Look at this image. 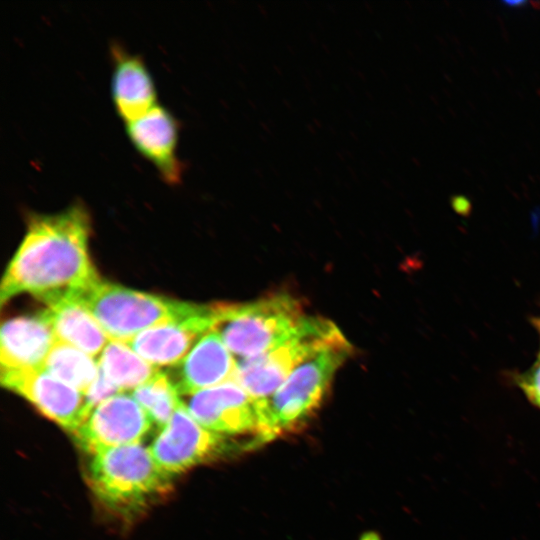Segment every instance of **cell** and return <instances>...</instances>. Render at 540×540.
I'll return each mask as SVG.
<instances>
[{
    "mask_svg": "<svg viewBox=\"0 0 540 540\" xmlns=\"http://www.w3.org/2000/svg\"><path fill=\"white\" fill-rule=\"evenodd\" d=\"M90 227L88 210L80 201L53 214L31 213L2 278L1 304L23 293L44 301L82 292L97 282L88 251Z\"/></svg>",
    "mask_w": 540,
    "mask_h": 540,
    "instance_id": "cell-1",
    "label": "cell"
},
{
    "mask_svg": "<svg viewBox=\"0 0 540 540\" xmlns=\"http://www.w3.org/2000/svg\"><path fill=\"white\" fill-rule=\"evenodd\" d=\"M351 352L342 336L300 363L271 396L258 399L262 442L295 431L312 416Z\"/></svg>",
    "mask_w": 540,
    "mask_h": 540,
    "instance_id": "cell-2",
    "label": "cell"
},
{
    "mask_svg": "<svg viewBox=\"0 0 540 540\" xmlns=\"http://www.w3.org/2000/svg\"><path fill=\"white\" fill-rule=\"evenodd\" d=\"M76 294L108 338L121 342H128L152 327L186 319L207 306L156 296L102 279Z\"/></svg>",
    "mask_w": 540,
    "mask_h": 540,
    "instance_id": "cell-3",
    "label": "cell"
},
{
    "mask_svg": "<svg viewBox=\"0 0 540 540\" xmlns=\"http://www.w3.org/2000/svg\"><path fill=\"white\" fill-rule=\"evenodd\" d=\"M288 294L241 304H216L215 330L238 359L257 356L286 339L306 317Z\"/></svg>",
    "mask_w": 540,
    "mask_h": 540,
    "instance_id": "cell-4",
    "label": "cell"
},
{
    "mask_svg": "<svg viewBox=\"0 0 540 540\" xmlns=\"http://www.w3.org/2000/svg\"><path fill=\"white\" fill-rule=\"evenodd\" d=\"M167 476L150 448L141 443L101 451L92 456L89 482L96 496L115 509L143 505L168 488Z\"/></svg>",
    "mask_w": 540,
    "mask_h": 540,
    "instance_id": "cell-5",
    "label": "cell"
},
{
    "mask_svg": "<svg viewBox=\"0 0 540 540\" xmlns=\"http://www.w3.org/2000/svg\"><path fill=\"white\" fill-rule=\"evenodd\" d=\"M342 336L332 321L306 316L286 339L274 347L257 356L238 359L234 380L252 397L267 398L300 363Z\"/></svg>",
    "mask_w": 540,
    "mask_h": 540,
    "instance_id": "cell-6",
    "label": "cell"
},
{
    "mask_svg": "<svg viewBox=\"0 0 540 540\" xmlns=\"http://www.w3.org/2000/svg\"><path fill=\"white\" fill-rule=\"evenodd\" d=\"M229 448L224 435L203 427L183 404L160 430L150 451L158 467L170 477L215 459Z\"/></svg>",
    "mask_w": 540,
    "mask_h": 540,
    "instance_id": "cell-7",
    "label": "cell"
},
{
    "mask_svg": "<svg viewBox=\"0 0 540 540\" xmlns=\"http://www.w3.org/2000/svg\"><path fill=\"white\" fill-rule=\"evenodd\" d=\"M152 424L135 398L120 392L96 405L73 434L81 448L93 456L107 449L141 443Z\"/></svg>",
    "mask_w": 540,
    "mask_h": 540,
    "instance_id": "cell-8",
    "label": "cell"
},
{
    "mask_svg": "<svg viewBox=\"0 0 540 540\" xmlns=\"http://www.w3.org/2000/svg\"><path fill=\"white\" fill-rule=\"evenodd\" d=\"M0 379L4 387L69 432L74 433L89 415L82 392L43 370H1Z\"/></svg>",
    "mask_w": 540,
    "mask_h": 540,
    "instance_id": "cell-9",
    "label": "cell"
},
{
    "mask_svg": "<svg viewBox=\"0 0 540 540\" xmlns=\"http://www.w3.org/2000/svg\"><path fill=\"white\" fill-rule=\"evenodd\" d=\"M185 406L198 423L212 432L252 433L262 442L258 399L235 380L189 395Z\"/></svg>",
    "mask_w": 540,
    "mask_h": 540,
    "instance_id": "cell-10",
    "label": "cell"
},
{
    "mask_svg": "<svg viewBox=\"0 0 540 540\" xmlns=\"http://www.w3.org/2000/svg\"><path fill=\"white\" fill-rule=\"evenodd\" d=\"M216 304L186 319L147 329L127 343L151 365L175 366L216 325Z\"/></svg>",
    "mask_w": 540,
    "mask_h": 540,
    "instance_id": "cell-11",
    "label": "cell"
},
{
    "mask_svg": "<svg viewBox=\"0 0 540 540\" xmlns=\"http://www.w3.org/2000/svg\"><path fill=\"white\" fill-rule=\"evenodd\" d=\"M178 127L172 113L159 104L125 125L131 143L154 164L168 184L179 183L183 171V164L176 155Z\"/></svg>",
    "mask_w": 540,
    "mask_h": 540,
    "instance_id": "cell-12",
    "label": "cell"
},
{
    "mask_svg": "<svg viewBox=\"0 0 540 540\" xmlns=\"http://www.w3.org/2000/svg\"><path fill=\"white\" fill-rule=\"evenodd\" d=\"M175 366L173 377H169L180 394L189 396L234 380L237 359L228 350L219 333L212 329Z\"/></svg>",
    "mask_w": 540,
    "mask_h": 540,
    "instance_id": "cell-13",
    "label": "cell"
},
{
    "mask_svg": "<svg viewBox=\"0 0 540 540\" xmlns=\"http://www.w3.org/2000/svg\"><path fill=\"white\" fill-rule=\"evenodd\" d=\"M43 302L46 309L40 314L51 326L57 340L98 359L110 339L79 296L69 292Z\"/></svg>",
    "mask_w": 540,
    "mask_h": 540,
    "instance_id": "cell-14",
    "label": "cell"
},
{
    "mask_svg": "<svg viewBox=\"0 0 540 540\" xmlns=\"http://www.w3.org/2000/svg\"><path fill=\"white\" fill-rule=\"evenodd\" d=\"M0 339L1 370H41L57 341L51 326L40 313L5 321Z\"/></svg>",
    "mask_w": 540,
    "mask_h": 540,
    "instance_id": "cell-15",
    "label": "cell"
},
{
    "mask_svg": "<svg viewBox=\"0 0 540 540\" xmlns=\"http://www.w3.org/2000/svg\"><path fill=\"white\" fill-rule=\"evenodd\" d=\"M111 93L115 109L126 122L136 119L156 105L152 76L141 56L112 44Z\"/></svg>",
    "mask_w": 540,
    "mask_h": 540,
    "instance_id": "cell-16",
    "label": "cell"
},
{
    "mask_svg": "<svg viewBox=\"0 0 540 540\" xmlns=\"http://www.w3.org/2000/svg\"><path fill=\"white\" fill-rule=\"evenodd\" d=\"M97 360L100 373L121 392L135 390L161 371L121 341L109 340Z\"/></svg>",
    "mask_w": 540,
    "mask_h": 540,
    "instance_id": "cell-17",
    "label": "cell"
},
{
    "mask_svg": "<svg viewBox=\"0 0 540 540\" xmlns=\"http://www.w3.org/2000/svg\"><path fill=\"white\" fill-rule=\"evenodd\" d=\"M41 370L71 385L84 395L99 377L98 360L80 349L57 340Z\"/></svg>",
    "mask_w": 540,
    "mask_h": 540,
    "instance_id": "cell-18",
    "label": "cell"
},
{
    "mask_svg": "<svg viewBox=\"0 0 540 540\" xmlns=\"http://www.w3.org/2000/svg\"><path fill=\"white\" fill-rule=\"evenodd\" d=\"M131 395L150 416L153 424L163 429L174 413L184 404L168 374L160 371Z\"/></svg>",
    "mask_w": 540,
    "mask_h": 540,
    "instance_id": "cell-19",
    "label": "cell"
},
{
    "mask_svg": "<svg viewBox=\"0 0 540 540\" xmlns=\"http://www.w3.org/2000/svg\"><path fill=\"white\" fill-rule=\"evenodd\" d=\"M518 384L529 400L540 408V354L535 365L519 377Z\"/></svg>",
    "mask_w": 540,
    "mask_h": 540,
    "instance_id": "cell-20",
    "label": "cell"
},
{
    "mask_svg": "<svg viewBox=\"0 0 540 540\" xmlns=\"http://www.w3.org/2000/svg\"><path fill=\"white\" fill-rule=\"evenodd\" d=\"M452 206L459 213H467L470 210V202L463 196H455L452 198Z\"/></svg>",
    "mask_w": 540,
    "mask_h": 540,
    "instance_id": "cell-21",
    "label": "cell"
},
{
    "mask_svg": "<svg viewBox=\"0 0 540 540\" xmlns=\"http://www.w3.org/2000/svg\"><path fill=\"white\" fill-rule=\"evenodd\" d=\"M538 328H539V330H540V320L538 321Z\"/></svg>",
    "mask_w": 540,
    "mask_h": 540,
    "instance_id": "cell-22",
    "label": "cell"
}]
</instances>
